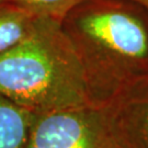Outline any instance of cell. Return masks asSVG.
I'll return each mask as SVG.
<instances>
[{"instance_id":"6da1fadb","label":"cell","mask_w":148,"mask_h":148,"mask_svg":"<svg viewBox=\"0 0 148 148\" xmlns=\"http://www.w3.org/2000/svg\"><path fill=\"white\" fill-rule=\"evenodd\" d=\"M92 106L148 77V11L131 0H82L62 21Z\"/></svg>"},{"instance_id":"7a4b0ae2","label":"cell","mask_w":148,"mask_h":148,"mask_svg":"<svg viewBox=\"0 0 148 148\" xmlns=\"http://www.w3.org/2000/svg\"><path fill=\"white\" fill-rule=\"evenodd\" d=\"M62 22L37 18L31 34L0 55V93L35 115L92 106Z\"/></svg>"},{"instance_id":"3957f363","label":"cell","mask_w":148,"mask_h":148,"mask_svg":"<svg viewBox=\"0 0 148 148\" xmlns=\"http://www.w3.org/2000/svg\"><path fill=\"white\" fill-rule=\"evenodd\" d=\"M25 148H126L103 108L80 106L36 115Z\"/></svg>"},{"instance_id":"277c9868","label":"cell","mask_w":148,"mask_h":148,"mask_svg":"<svg viewBox=\"0 0 148 148\" xmlns=\"http://www.w3.org/2000/svg\"><path fill=\"white\" fill-rule=\"evenodd\" d=\"M126 148H148V77L120 91L102 106Z\"/></svg>"},{"instance_id":"5b68a950","label":"cell","mask_w":148,"mask_h":148,"mask_svg":"<svg viewBox=\"0 0 148 148\" xmlns=\"http://www.w3.org/2000/svg\"><path fill=\"white\" fill-rule=\"evenodd\" d=\"M36 115L0 93V148H25Z\"/></svg>"},{"instance_id":"8992f818","label":"cell","mask_w":148,"mask_h":148,"mask_svg":"<svg viewBox=\"0 0 148 148\" xmlns=\"http://www.w3.org/2000/svg\"><path fill=\"white\" fill-rule=\"evenodd\" d=\"M37 16L14 5L0 3V55L24 41L33 31Z\"/></svg>"},{"instance_id":"52a82bcc","label":"cell","mask_w":148,"mask_h":148,"mask_svg":"<svg viewBox=\"0 0 148 148\" xmlns=\"http://www.w3.org/2000/svg\"><path fill=\"white\" fill-rule=\"evenodd\" d=\"M82 0H1L22 8L37 18H48L62 22Z\"/></svg>"},{"instance_id":"ba28073f","label":"cell","mask_w":148,"mask_h":148,"mask_svg":"<svg viewBox=\"0 0 148 148\" xmlns=\"http://www.w3.org/2000/svg\"><path fill=\"white\" fill-rule=\"evenodd\" d=\"M133 2H136L139 5H142L143 8H145L148 11V0H131Z\"/></svg>"},{"instance_id":"9c48e42d","label":"cell","mask_w":148,"mask_h":148,"mask_svg":"<svg viewBox=\"0 0 148 148\" xmlns=\"http://www.w3.org/2000/svg\"><path fill=\"white\" fill-rule=\"evenodd\" d=\"M0 3H2V2H1V0H0Z\"/></svg>"}]
</instances>
